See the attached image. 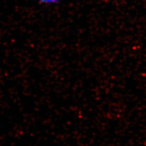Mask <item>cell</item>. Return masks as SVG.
Returning a JSON list of instances; mask_svg holds the SVG:
<instances>
[{"label":"cell","instance_id":"cell-1","mask_svg":"<svg viewBox=\"0 0 146 146\" xmlns=\"http://www.w3.org/2000/svg\"><path fill=\"white\" fill-rule=\"evenodd\" d=\"M40 4L44 6H53L61 1V0H35Z\"/></svg>","mask_w":146,"mask_h":146}]
</instances>
